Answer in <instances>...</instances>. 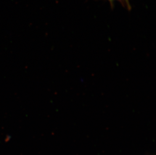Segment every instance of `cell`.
Returning <instances> with one entry per match:
<instances>
[{"label":"cell","instance_id":"obj_1","mask_svg":"<svg viewBox=\"0 0 156 155\" xmlns=\"http://www.w3.org/2000/svg\"><path fill=\"white\" fill-rule=\"evenodd\" d=\"M110 3L111 5H113V3L115 1H118L121 2L122 4L125 5L127 7H130L129 0H108Z\"/></svg>","mask_w":156,"mask_h":155}]
</instances>
